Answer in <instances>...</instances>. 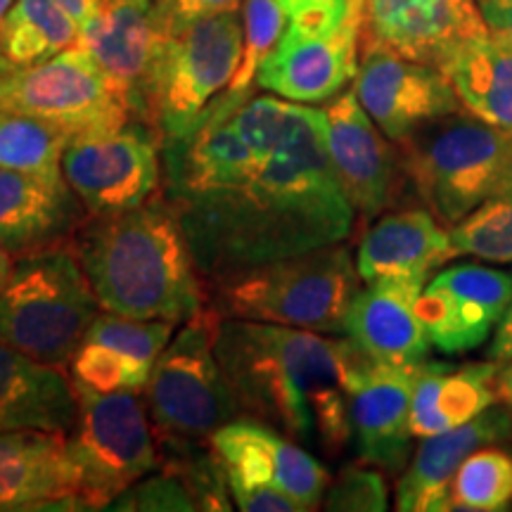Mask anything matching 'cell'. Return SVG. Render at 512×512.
Returning a JSON list of instances; mask_svg holds the SVG:
<instances>
[{
    "label": "cell",
    "instance_id": "b9f144b4",
    "mask_svg": "<svg viewBox=\"0 0 512 512\" xmlns=\"http://www.w3.org/2000/svg\"><path fill=\"white\" fill-rule=\"evenodd\" d=\"M283 5L285 15L292 17L306 10H347L351 0H278Z\"/></svg>",
    "mask_w": 512,
    "mask_h": 512
},
{
    "label": "cell",
    "instance_id": "60d3db41",
    "mask_svg": "<svg viewBox=\"0 0 512 512\" xmlns=\"http://www.w3.org/2000/svg\"><path fill=\"white\" fill-rule=\"evenodd\" d=\"M53 3L60 5L79 27H86V24L102 10L105 0H53Z\"/></svg>",
    "mask_w": 512,
    "mask_h": 512
},
{
    "label": "cell",
    "instance_id": "d590c367",
    "mask_svg": "<svg viewBox=\"0 0 512 512\" xmlns=\"http://www.w3.org/2000/svg\"><path fill=\"white\" fill-rule=\"evenodd\" d=\"M325 510H387L389 491L384 477L373 467L351 465L339 472L323 498Z\"/></svg>",
    "mask_w": 512,
    "mask_h": 512
},
{
    "label": "cell",
    "instance_id": "7c38bea8",
    "mask_svg": "<svg viewBox=\"0 0 512 512\" xmlns=\"http://www.w3.org/2000/svg\"><path fill=\"white\" fill-rule=\"evenodd\" d=\"M323 119L332 166L356 214L377 219L401 202L408 178L399 145L394 147L377 128L356 91L335 95Z\"/></svg>",
    "mask_w": 512,
    "mask_h": 512
},
{
    "label": "cell",
    "instance_id": "7bdbcfd3",
    "mask_svg": "<svg viewBox=\"0 0 512 512\" xmlns=\"http://www.w3.org/2000/svg\"><path fill=\"white\" fill-rule=\"evenodd\" d=\"M496 387H498V396H501V401L510 408L512 413V361L501 363V368H498V377H496Z\"/></svg>",
    "mask_w": 512,
    "mask_h": 512
},
{
    "label": "cell",
    "instance_id": "277c9868",
    "mask_svg": "<svg viewBox=\"0 0 512 512\" xmlns=\"http://www.w3.org/2000/svg\"><path fill=\"white\" fill-rule=\"evenodd\" d=\"M361 283L349 247L335 242L221 275L204 283V292L207 306L221 318L342 335Z\"/></svg>",
    "mask_w": 512,
    "mask_h": 512
},
{
    "label": "cell",
    "instance_id": "cb8c5ba5",
    "mask_svg": "<svg viewBox=\"0 0 512 512\" xmlns=\"http://www.w3.org/2000/svg\"><path fill=\"white\" fill-rule=\"evenodd\" d=\"M67 439L62 430L0 432V512L46 510L76 494Z\"/></svg>",
    "mask_w": 512,
    "mask_h": 512
},
{
    "label": "cell",
    "instance_id": "8d00e7d4",
    "mask_svg": "<svg viewBox=\"0 0 512 512\" xmlns=\"http://www.w3.org/2000/svg\"><path fill=\"white\" fill-rule=\"evenodd\" d=\"M240 5L242 0H152V10L166 36L178 34L200 19L240 12Z\"/></svg>",
    "mask_w": 512,
    "mask_h": 512
},
{
    "label": "cell",
    "instance_id": "e0dca14e",
    "mask_svg": "<svg viewBox=\"0 0 512 512\" xmlns=\"http://www.w3.org/2000/svg\"><path fill=\"white\" fill-rule=\"evenodd\" d=\"M207 444L219 456L228 484H266L285 491L306 510L323 503L330 475L318 458L275 427L238 415L211 432Z\"/></svg>",
    "mask_w": 512,
    "mask_h": 512
},
{
    "label": "cell",
    "instance_id": "1f68e13d",
    "mask_svg": "<svg viewBox=\"0 0 512 512\" xmlns=\"http://www.w3.org/2000/svg\"><path fill=\"white\" fill-rule=\"evenodd\" d=\"M242 22H245V46H242L240 67L230 81L228 91L221 95L233 107H240L247 100L261 62L285 34L287 15L278 0H245Z\"/></svg>",
    "mask_w": 512,
    "mask_h": 512
},
{
    "label": "cell",
    "instance_id": "f546056e",
    "mask_svg": "<svg viewBox=\"0 0 512 512\" xmlns=\"http://www.w3.org/2000/svg\"><path fill=\"white\" fill-rule=\"evenodd\" d=\"M512 505V456L484 446L460 465L448 494V510L498 512Z\"/></svg>",
    "mask_w": 512,
    "mask_h": 512
},
{
    "label": "cell",
    "instance_id": "ffe728a7",
    "mask_svg": "<svg viewBox=\"0 0 512 512\" xmlns=\"http://www.w3.org/2000/svg\"><path fill=\"white\" fill-rule=\"evenodd\" d=\"M166 41L152 3H105L74 46L83 50L131 105L133 119L143 121L145 93L152 69Z\"/></svg>",
    "mask_w": 512,
    "mask_h": 512
},
{
    "label": "cell",
    "instance_id": "5bb4252c",
    "mask_svg": "<svg viewBox=\"0 0 512 512\" xmlns=\"http://www.w3.org/2000/svg\"><path fill=\"white\" fill-rule=\"evenodd\" d=\"M354 91L392 143H401L430 121L463 110L451 79L439 67L382 48L361 50Z\"/></svg>",
    "mask_w": 512,
    "mask_h": 512
},
{
    "label": "cell",
    "instance_id": "7a4b0ae2",
    "mask_svg": "<svg viewBox=\"0 0 512 512\" xmlns=\"http://www.w3.org/2000/svg\"><path fill=\"white\" fill-rule=\"evenodd\" d=\"M216 356L242 413L325 456L349 446L351 337L223 318Z\"/></svg>",
    "mask_w": 512,
    "mask_h": 512
},
{
    "label": "cell",
    "instance_id": "836d02e7",
    "mask_svg": "<svg viewBox=\"0 0 512 512\" xmlns=\"http://www.w3.org/2000/svg\"><path fill=\"white\" fill-rule=\"evenodd\" d=\"M69 377L72 382L83 384L93 392H145L150 375L143 373L131 358L114 351L105 344L86 342L74 351L69 361Z\"/></svg>",
    "mask_w": 512,
    "mask_h": 512
},
{
    "label": "cell",
    "instance_id": "ab89813d",
    "mask_svg": "<svg viewBox=\"0 0 512 512\" xmlns=\"http://www.w3.org/2000/svg\"><path fill=\"white\" fill-rule=\"evenodd\" d=\"M489 356L498 363L512 361V304H510L508 313L503 316L501 323H498L496 335H494V339H491Z\"/></svg>",
    "mask_w": 512,
    "mask_h": 512
},
{
    "label": "cell",
    "instance_id": "d6a6232c",
    "mask_svg": "<svg viewBox=\"0 0 512 512\" xmlns=\"http://www.w3.org/2000/svg\"><path fill=\"white\" fill-rule=\"evenodd\" d=\"M176 332L171 320H140L119 316V313H98L86 332V342L105 344L126 358H131L143 373L152 375L157 358Z\"/></svg>",
    "mask_w": 512,
    "mask_h": 512
},
{
    "label": "cell",
    "instance_id": "4fadbf2b",
    "mask_svg": "<svg viewBox=\"0 0 512 512\" xmlns=\"http://www.w3.org/2000/svg\"><path fill=\"white\" fill-rule=\"evenodd\" d=\"M486 34L477 0H363L361 50L382 48L441 69Z\"/></svg>",
    "mask_w": 512,
    "mask_h": 512
},
{
    "label": "cell",
    "instance_id": "ee69618b",
    "mask_svg": "<svg viewBox=\"0 0 512 512\" xmlns=\"http://www.w3.org/2000/svg\"><path fill=\"white\" fill-rule=\"evenodd\" d=\"M12 266H15V256H12L8 249H5L3 242H0V287H3L5 280L10 278Z\"/></svg>",
    "mask_w": 512,
    "mask_h": 512
},
{
    "label": "cell",
    "instance_id": "2e32d148",
    "mask_svg": "<svg viewBox=\"0 0 512 512\" xmlns=\"http://www.w3.org/2000/svg\"><path fill=\"white\" fill-rule=\"evenodd\" d=\"M510 304V273L477 264H456L425 283L415 309L432 347L446 356H456L482 347Z\"/></svg>",
    "mask_w": 512,
    "mask_h": 512
},
{
    "label": "cell",
    "instance_id": "74e56055",
    "mask_svg": "<svg viewBox=\"0 0 512 512\" xmlns=\"http://www.w3.org/2000/svg\"><path fill=\"white\" fill-rule=\"evenodd\" d=\"M235 508L242 512H304L285 491L266 484H228Z\"/></svg>",
    "mask_w": 512,
    "mask_h": 512
},
{
    "label": "cell",
    "instance_id": "484cf974",
    "mask_svg": "<svg viewBox=\"0 0 512 512\" xmlns=\"http://www.w3.org/2000/svg\"><path fill=\"white\" fill-rule=\"evenodd\" d=\"M501 363H448L425 361L415 370L411 399V430L425 439L475 420L501 401L496 377Z\"/></svg>",
    "mask_w": 512,
    "mask_h": 512
},
{
    "label": "cell",
    "instance_id": "83f0119b",
    "mask_svg": "<svg viewBox=\"0 0 512 512\" xmlns=\"http://www.w3.org/2000/svg\"><path fill=\"white\" fill-rule=\"evenodd\" d=\"M79 31L53 0H15L0 29V57L10 69L34 67L72 48Z\"/></svg>",
    "mask_w": 512,
    "mask_h": 512
},
{
    "label": "cell",
    "instance_id": "8992f818",
    "mask_svg": "<svg viewBox=\"0 0 512 512\" xmlns=\"http://www.w3.org/2000/svg\"><path fill=\"white\" fill-rule=\"evenodd\" d=\"M100 311L74 242H67L15 261L0 287V342L64 370Z\"/></svg>",
    "mask_w": 512,
    "mask_h": 512
},
{
    "label": "cell",
    "instance_id": "f6af8a7d",
    "mask_svg": "<svg viewBox=\"0 0 512 512\" xmlns=\"http://www.w3.org/2000/svg\"><path fill=\"white\" fill-rule=\"evenodd\" d=\"M12 3H15V0H0V29H3V22L5 17H8Z\"/></svg>",
    "mask_w": 512,
    "mask_h": 512
},
{
    "label": "cell",
    "instance_id": "d6986e66",
    "mask_svg": "<svg viewBox=\"0 0 512 512\" xmlns=\"http://www.w3.org/2000/svg\"><path fill=\"white\" fill-rule=\"evenodd\" d=\"M91 211L57 174L0 169V242L5 249L22 256L74 242Z\"/></svg>",
    "mask_w": 512,
    "mask_h": 512
},
{
    "label": "cell",
    "instance_id": "f1b7e54d",
    "mask_svg": "<svg viewBox=\"0 0 512 512\" xmlns=\"http://www.w3.org/2000/svg\"><path fill=\"white\" fill-rule=\"evenodd\" d=\"M74 133L50 121L0 112V169L57 174Z\"/></svg>",
    "mask_w": 512,
    "mask_h": 512
},
{
    "label": "cell",
    "instance_id": "8fae6325",
    "mask_svg": "<svg viewBox=\"0 0 512 512\" xmlns=\"http://www.w3.org/2000/svg\"><path fill=\"white\" fill-rule=\"evenodd\" d=\"M62 174L91 216L136 209L162 190V136L145 121L74 136Z\"/></svg>",
    "mask_w": 512,
    "mask_h": 512
},
{
    "label": "cell",
    "instance_id": "603a6c76",
    "mask_svg": "<svg viewBox=\"0 0 512 512\" xmlns=\"http://www.w3.org/2000/svg\"><path fill=\"white\" fill-rule=\"evenodd\" d=\"M451 235L430 209H401L384 214L368 228L356 254L363 283L377 280H420L453 259Z\"/></svg>",
    "mask_w": 512,
    "mask_h": 512
},
{
    "label": "cell",
    "instance_id": "f35d334b",
    "mask_svg": "<svg viewBox=\"0 0 512 512\" xmlns=\"http://www.w3.org/2000/svg\"><path fill=\"white\" fill-rule=\"evenodd\" d=\"M486 29L512 46V0H477Z\"/></svg>",
    "mask_w": 512,
    "mask_h": 512
},
{
    "label": "cell",
    "instance_id": "e575fe53",
    "mask_svg": "<svg viewBox=\"0 0 512 512\" xmlns=\"http://www.w3.org/2000/svg\"><path fill=\"white\" fill-rule=\"evenodd\" d=\"M155 475H145L114 498L107 510H197V501L176 472L157 467Z\"/></svg>",
    "mask_w": 512,
    "mask_h": 512
},
{
    "label": "cell",
    "instance_id": "52a82bcc",
    "mask_svg": "<svg viewBox=\"0 0 512 512\" xmlns=\"http://www.w3.org/2000/svg\"><path fill=\"white\" fill-rule=\"evenodd\" d=\"M245 46L240 12H223L166 36L145 93L143 121L162 136L185 138L207 114L238 72Z\"/></svg>",
    "mask_w": 512,
    "mask_h": 512
},
{
    "label": "cell",
    "instance_id": "44dd1931",
    "mask_svg": "<svg viewBox=\"0 0 512 512\" xmlns=\"http://www.w3.org/2000/svg\"><path fill=\"white\" fill-rule=\"evenodd\" d=\"M420 280H377L356 292L347 313V332L370 358L396 368H420L430 354V337L418 318Z\"/></svg>",
    "mask_w": 512,
    "mask_h": 512
},
{
    "label": "cell",
    "instance_id": "4dcf8cb0",
    "mask_svg": "<svg viewBox=\"0 0 512 512\" xmlns=\"http://www.w3.org/2000/svg\"><path fill=\"white\" fill-rule=\"evenodd\" d=\"M453 252L470 254L491 264H512V188L498 192L453 223Z\"/></svg>",
    "mask_w": 512,
    "mask_h": 512
},
{
    "label": "cell",
    "instance_id": "4316f807",
    "mask_svg": "<svg viewBox=\"0 0 512 512\" xmlns=\"http://www.w3.org/2000/svg\"><path fill=\"white\" fill-rule=\"evenodd\" d=\"M460 105L512 133V46L494 34L475 38L441 67Z\"/></svg>",
    "mask_w": 512,
    "mask_h": 512
},
{
    "label": "cell",
    "instance_id": "ac0fdd59",
    "mask_svg": "<svg viewBox=\"0 0 512 512\" xmlns=\"http://www.w3.org/2000/svg\"><path fill=\"white\" fill-rule=\"evenodd\" d=\"M363 0H354L349 15L330 36H299L287 31L256 72V86L280 98L318 105L339 95L356 79L361 53Z\"/></svg>",
    "mask_w": 512,
    "mask_h": 512
},
{
    "label": "cell",
    "instance_id": "9a60e30c",
    "mask_svg": "<svg viewBox=\"0 0 512 512\" xmlns=\"http://www.w3.org/2000/svg\"><path fill=\"white\" fill-rule=\"evenodd\" d=\"M415 370L375 361L351 339L349 425L363 463L387 472H399L408 465L415 437L411 430Z\"/></svg>",
    "mask_w": 512,
    "mask_h": 512
},
{
    "label": "cell",
    "instance_id": "5b68a950",
    "mask_svg": "<svg viewBox=\"0 0 512 512\" xmlns=\"http://www.w3.org/2000/svg\"><path fill=\"white\" fill-rule=\"evenodd\" d=\"M408 185L446 226L512 188V133L458 110L401 140Z\"/></svg>",
    "mask_w": 512,
    "mask_h": 512
},
{
    "label": "cell",
    "instance_id": "6da1fadb",
    "mask_svg": "<svg viewBox=\"0 0 512 512\" xmlns=\"http://www.w3.org/2000/svg\"><path fill=\"white\" fill-rule=\"evenodd\" d=\"M252 159L219 185L164 192L204 283L335 245L356 209L335 174L323 110L271 95L233 112Z\"/></svg>",
    "mask_w": 512,
    "mask_h": 512
},
{
    "label": "cell",
    "instance_id": "bcb514c9",
    "mask_svg": "<svg viewBox=\"0 0 512 512\" xmlns=\"http://www.w3.org/2000/svg\"><path fill=\"white\" fill-rule=\"evenodd\" d=\"M5 72H10V67H8V62H5L3 57H0V74H5Z\"/></svg>",
    "mask_w": 512,
    "mask_h": 512
},
{
    "label": "cell",
    "instance_id": "30bf717a",
    "mask_svg": "<svg viewBox=\"0 0 512 512\" xmlns=\"http://www.w3.org/2000/svg\"><path fill=\"white\" fill-rule=\"evenodd\" d=\"M0 112L50 121L74 136L133 119L124 95L76 46L34 67L0 74Z\"/></svg>",
    "mask_w": 512,
    "mask_h": 512
},
{
    "label": "cell",
    "instance_id": "7dc6e473",
    "mask_svg": "<svg viewBox=\"0 0 512 512\" xmlns=\"http://www.w3.org/2000/svg\"><path fill=\"white\" fill-rule=\"evenodd\" d=\"M105 3H119V0H105ZM131 3H152V0H131Z\"/></svg>",
    "mask_w": 512,
    "mask_h": 512
},
{
    "label": "cell",
    "instance_id": "d4e9b609",
    "mask_svg": "<svg viewBox=\"0 0 512 512\" xmlns=\"http://www.w3.org/2000/svg\"><path fill=\"white\" fill-rule=\"evenodd\" d=\"M76 418L72 377L0 342V432H72Z\"/></svg>",
    "mask_w": 512,
    "mask_h": 512
},
{
    "label": "cell",
    "instance_id": "7402d4cb",
    "mask_svg": "<svg viewBox=\"0 0 512 512\" xmlns=\"http://www.w3.org/2000/svg\"><path fill=\"white\" fill-rule=\"evenodd\" d=\"M510 437L512 413L498 408V403L465 425L425 437L396 484V510H448V494L460 465L479 448L503 444Z\"/></svg>",
    "mask_w": 512,
    "mask_h": 512
},
{
    "label": "cell",
    "instance_id": "9c48e42d",
    "mask_svg": "<svg viewBox=\"0 0 512 512\" xmlns=\"http://www.w3.org/2000/svg\"><path fill=\"white\" fill-rule=\"evenodd\" d=\"M74 384L79 418L67 439L76 494L91 510L110 508L121 491L159 467V448L138 392H93Z\"/></svg>",
    "mask_w": 512,
    "mask_h": 512
},
{
    "label": "cell",
    "instance_id": "3957f363",
    "mask_svg": "<svg viewBox=\"0 0 512 512\" xmlns=\"http://www.w3.org/2000/svg\"><path fill=\"white\" fill-rule=\"evenodd\" d=\"M74 249L102 311L181 325L207 306L185 230L162 190L136 209L91 216Z\"/></svg>",
    "mask_w": 512,
    "mask_h": 512
},
{
    "label": "cell",
    "instance_id": "ba28073f",
    "mask_svg": "<svg viewBox=\"0 0 512 512\" xmlns=\"http://www.w3.org/2000/svg\"><path fill=\"white\" fill-rule=\"evenodd\" d=\"M221 316L204 306L174 332L145 387L157 441H202L242 415L219 356Z\"/></svg>",
    "mask_w": 512,
    "mask_h": 512
}]
</instances>
